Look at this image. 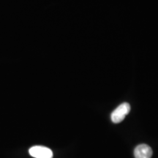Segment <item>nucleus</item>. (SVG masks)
Masks as SVG:
<instances>
[{"label": "nucleus", "instance_id": "1", "mask_svg": "<svg viewBox=\"0 0 158 158\" xmlns=\"http://www.w3.org/2000/svg\"><path fill=\"white\" fill-rule=\"evenodd\" d=\"M130 109H131L130 105L127 102H124V103L119 105L111 113V115H110L111 121L115 124L120 123L124 119L125 116L130 113Z\"/></svg>", "mask_w": 158, "mask_h": 158}, {"label": "nucleus", "instance_id": "2", "mask_svg": "<svg viewBox=\"0 0 158 158\" xmlns=\"http://www.w3.org/2000/svg\"><path fill=\"white\" fill-rule=\"evenodd\" d=\"M29 153L35 158H53V152L48 147L43 146H35L30 148Z\"/></svg>", "mask_w": 158, "mask_h": 158}, {"label": "nucleus", "instance_id": "3", "mask_svg": "<svg viewBox=\"0 0 158 158\" xmlns=\"http://www.w3.org/2000/svg\"><path fill=\"white\" fill-rule=\"evenodd\" d=\"M152 155V149L147 144H140L134 149L135 158H151Z\"/></svg>", "mask_w": 158, "mask_h": 158}]
</instances>
